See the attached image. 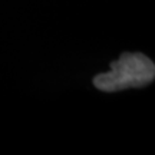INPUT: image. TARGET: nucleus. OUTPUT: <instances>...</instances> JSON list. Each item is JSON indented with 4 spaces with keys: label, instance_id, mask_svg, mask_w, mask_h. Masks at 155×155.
Here are the masks:
<instances>
[{
    "label": "nucleus",
    "instance_id": "nucleus-1",
    "mask_svg": "<svg viewBox=\"0 0 155 155\" xmlns=\"http://www.w3.org/2000/svg\"><path fill=\"white\" fill-rule=\"evenodd\" d=\"M155 65L144 53L125 52L119 59L111 62V71L94 78L95 88L104 92H118L122 89L142 88L152 83Z\"/></svg>",
    "mask_w": 155,
    "mask_h": 155
}]
</instances>
